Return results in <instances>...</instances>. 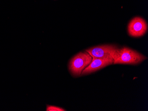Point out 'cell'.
Returning a JSON list of instances; mask_svg holds the SVG:
<instances>
[{"label":"cell","instance_id":"obj_1","mask_svg":"<svg viewBox=\"0 0 148 111\" xmlns=\"http://www.w3.org/2000/svg\"><path fill=\"white\" fill-rule=\"evenodd\" d=\"M147 59L146 56L127 47L118 49L114 55V64L138 65Z\"/></svg>","mask_w":148,"mask_h":111},{"label":"cell","instance_id":"obj_2","mask_svg":"<svg viewBox=\"0 0 148 111\" xmlns=\"http://www.w3.org/2000/svg\"><path fill=\"white\" fill-rule=\"evenodd\" d=\"M92 60L91 55L86 52H80L71 59L69 70L71 75L77 77L81 75L82 71L90 64Z\"/></svg>","mask_w":148,"mask_h":111},{"label":"cell","instance_id":"obj_3","mask_svg":"<svg viewBox=\"0 0 148 111\" xmlns=\"http://www.w3.org/2000/svg\"><path fill=\"white\" fill-rule=\"evenodd\" d=\"M118 49L117 46L114 45H102L90 48L86 51L92 58L114 59V55Z\"/></svg>","mask_w":148,"mask_h":111},{"label":"cell","instance_id":"obj_4","mask_svg":"<svg viewBox=\"0 0 148 111\" xmlns=\"http://www.w3.org/2000/svg\"><path fill=\"white\" fill-rule=\"evenodd\" d=\"M148 29L147 23L143 18L135 17L130 21L128 26L130 35L134 37H139L145 34Z\"/></svg>","mask_w":148,"mask_h":111},{"label":"cell","instance_id":"obj_5","mask_svg":"<svg viewBox=\"0 0 148 111\" xmlns=\"http://www.w3.org/2000/svg\"><path fill=\"white\" fill-rule=\"evenodd\" d=\"M113 63L114 59H101L92 58L90 64L82 71L81 75H87L95 72L106 66L113 64Z\"/></svg>","mask_w":148,"mask_h":111},{"label":"cell","instance_id":"obj_6","mask_svg":"<svg viewBox=\"0 0 148 111\" xmlns=\"http://www.w3.org/2000/svg\"><path fill=\"white\" fill-rule=\"evenodd\" d=\"M47 111H66L64 108L59 107L55 106H47L46 108Z\"/></svg>","mask_w":148,"mask_h":111}]
</instances>
